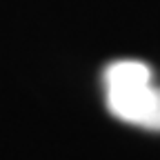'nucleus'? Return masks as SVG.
<instances>
[{"instance_id":"nucleus-1","label":"nucleus","mask_w":160,"mask_h":160,"mask_svg":"<svg viewBox=\"0 0 160 160\" xmlns=\"http://www.w3.org/2000/svg\"><path fill=\"white\" fill-rule=\"evenodd\" d=\"M105 98L113 118L127 125L160 131V87L142 60H116L105 69Z\"/></svg>"}]
</instances>
